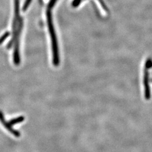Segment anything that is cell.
<instances>
[{"label":"cell","instance_id":"obj_1","mask_svg":"<svg viewBox=\"0 0 152 152\" xmlns=\"http://www.w3.org/2000/svg\"><path fill=\"white\" fill-rule=\"evenodd\" d=\"M19 0H14V18L12 24V38L7 45V48H10L14 44V62L15 64L20 63L19 56V36L23 27V20L20 16Z\"/></svg>","mask_w":152,"mask_h":152},{"label":"cell","instance_id":"obj_2","mask_svg":"<svg viewBox=\"0 0 152 152\" xmlns=\"http://www.w3.org/2000/svg\"><path fill=\"white\" fill-rule=\"evenodd\" d=\"M47 16V22L48 27V30L50 35L51 36V39L52 41V48L53 53V63L55 66H58L59 63V58L58 47V42L57 40V37L55 33V30L54 28V25L52 23V15L51 10L47 9L46 12Z\"/></svg>","mask_w":152,"mask_h":152},{"label":"cell","instance_id":"obj_3","mask_svg":"<svg viewBox=\"0 0 152 152\" xmlns=\"http://www.w3.org/2000/svg\"><path fill=\"white\" fill-rule=\"evenodd\" d=\"M0 121L2 123V125H3V126L6 129H7V130H9L10 131V132L12 133L13 135H14L15 136H16L17 137L20 135V134L18 131H16L15 130L12 129V125L9 123L5 121V119L4 118V117H3V113L1 111H0Z\"/></svg>","mask_w":152,"mask_h":152},{"label":"cell","instance_id":"obj_4","mask_svg":"<svg viewBox=\"0 0 152 152\" xmlns=\"http://www.w3.org/2000/svg\"><path fill=\"white\" fill-rule=\"evenodd\" d=\"M24 119V118L23 117H18L16 118L12 119L9 123L12 126V125H15V124H17L18 123L22 122Z\"/></svg>","mask_w":152,"mask_h":152},{"label":"cell","instance_id":"obj_5","mask_svg":"<svg viewBox=\"0 0 152 152\" xmlns=\"http://www.w3.org/2000/svg\"><path fill=\"white\" fill-rule=\"evenodd\" d=\"M10 33L9 32H5L2 37H0V45L3 43V42L10 35Z\"/></svg>","mask_w":152,"mask_h":152},{"label":"cell","instance_id":"obj_6","mask_svg":"<svg viewBox=\"0 0 152 152\" xmlns=\"http://www.w3.org/2000/svg\"><path fill=\"white\" fill-rule=\"evenodd\" d=\"M31 2H32V0H25V3L24 4L23 7V12H25L27 10V9L29 6Z\"/></svg>","mask_w":152,"mask_h":152},{"label":"cell","instance_id":"obj_7","mask_svg":"<svg viewBox=\"0 0 152 152\" xmlns=\"http://www.w3.org/2000/svg\"><path fill=\"white\" fill-rule=\"evenodd\" d=\"M57 1V0H51L48 3V9L51 10L54 7V6L55 4Z\"/></svg>","mask_w":152,"mask_h":152},{"label":"cell","instance_id":"obj_8","mask_svg":"<svg viewBox=\"0 0 152 152\" xmlns=\"http://www.w3.org/2000/svg\"><path fill=\"white\" fill-rule=\"evenodd\" d=\"M98 1L99 2V3H100L102 7H103V9L106 11V12H108V9H107V7L106 6V5H105V3H104V2L103 1V0H98Z\"/></svg>","mask_w":152,"mask_h":152},{"label":"cell","instance_id":"obj_9","mask_svg":"<svg viewBox=\"0 0 152 152\" xmlns=\"http://www.w3.org/2000/svg\"><path fill=\"white\" fill-rule=\"evenodd\" d=\"M81 1V0H74L73 2V3H72L73 6H74V7L78 6L80 5V3Z\"/></svg>","mask_w":152,"mask_h":152}]
</instances>
